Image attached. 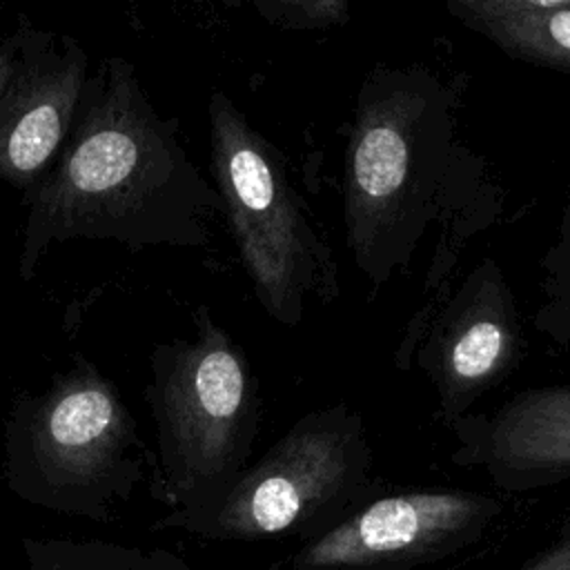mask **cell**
Segmentation results:
<instances>
[{"label":"cell","instance_id":"1","mask_svg":"<svg viewBox=\"0 0 570 570\" xmlns=\"http://www.w3.org/2000/svg\"><path fill=\"white\" fill-rule=\"evenodd\" d=\"M22 203L16 269L24 283L56 243L205 249L214 218L223 216L214 185L183 145L178 120L158 114L122 56L102 58L89 73L65 147Z\"/></svg>","mask_w":570,"mask_h":570},{"label":"cell","instance_id":"2","mask_svg":"<svg viewBox=\"0 0 570 570\" xmlns=\"http://www.w3.org/2000/svg\"><path fill=\"white\" fill-rule=\"evenodd\" d=\"M456 89L425 65H376L363 78L343 160V225L372 289L405 274L456 191Z\"/></svg>","mask_w":570,"mask_h":570},{"label":"cell","instance_id":"3","mask_svg":"<svg viewBox=\"0 0 570 570\" xmlns=\"http://www.w3.org/2000/svg\"><path fill=\"white\" fill-rule=\"evenodd\" d=\"M2 443L13 497L98 523L118 514L151 463L118 387L82 354L45 390L13 396Z\"/></svg>","mask_w":570,"mask_h":570},{"label":"cell","instance_id":"4","mask_svg":"<svg viewBox=\"0 0 570 570\" xmlns=\"http://www.w3.org/2000/svg\"><path fill=\"white\" fill-rule=\"evenodd\" d=\"M149 370L151 497L169 510L196 508L245 470L263 414L258 379L207 305L194 312L189 338L151 350Z\"/></svg>","mask_w":570,"mask_h":570},{"label":"cell","instance_id":"5","mask_svg":"<svg viewBox=\"0 0 570 570\" xmlns=\"http://www.w3.org/2000/svg\"><path fill=\"white\" fill-rule=\"evenodd\" d=\"M209 167L223 218L263 312L298 327L309 298H338V265L281 151L220 89L207 100Z\"/></svg>","mask_w":570,"mask_h":570},{"label":"cell","instance_id":"6","mask_svg":"<svg viewBox=\"0 0 570 570\" xmlns=\"http://www.w3.org/2000/svg\"><path fill=\"white\" fill-rule=\"evenodd\" d=\"M372 463L361 412L332 403L301 414L287 432L220 494L169 510L156 528H180L218 539L285 532L347 499Z\"/></svg>","mask_w":570,"mask_h":570},{"label":"cell","instance_id":"7","mask_svg":"<svg viewBox=\"0 0 570 570\" xmlns=\"http://www.w3.org/2000/svg\"><path fill=\"white\" fill-rule=\"evenodd\" d=\"M525 336L514 292L494 256H483L441 301L412 354L450 428L523 361Z\"/></svg>","mask_w":570,"mask_h":570},{"label":"cell","instance_id":"8","mask_svg":"<svg viewBox=\"0 0 570 570\" xmlns=\"http://www.w3.org/2000/svg\"><path fill=\"white\" fill-rule=\"evenodd\" d=\"M89 53L67 33L36 29L27 58L0 100V185L29 194L71 131Z\"/></svg>","mask_w":570,"mask_h":570},{"label":"cell","instance_id":"9","mask_svg":"<svg viewBox=\"0 0 570 570\" xmlns=\"http://www.w3.org/2000/svg\"><path fill=\"white\" fill-rule=\"evenodd\" d=\"M494 503L463 490H416L376 499L321 534L305 568H363L425 552L479 525Z\"/></svg>","mask_w":570,"mask_h":570},{"label":"cell","instance_id":"10","mask_svg":"<svg viewBox=\"0 0 570 570\" xmlns=\"http://www.w3.org/2000/svg\"><path fill=\"white\" fill-rule=\"evenodd\" d=\"M450 430L456 459L485 468L503 488L570 476V383L525 387L492 412L465 414Z\"/></svg>","mask_w":570,"mask_h":570},{"label":"cell","instance_id":"11","mask_svg":"<svg viewBox=\"0 0 570 570\" xmlns=\"http://www.w3.org/2000/svg\"><path fill=\"white\" fill-rule=\"evenodd\" d=\"M445 11L503 56L570 73V0H448Z\"/></svg>","mask_w":570,"mask_h":570},{"label":"cell","instance_id":"12","mask_svg":"<svg viewBox=\"0 0 570 570\" xmlns=\"http://www.w3.org/2000/svg\"><path fill=\"white\" fill-rule=\"evenodd\" d=\"M22 570H189L167 550L76 537H22Z\"/></svg>","mask_w":570,"mask_h":570},{"label":"cell","instance_id":"13","mask_svg":"<svg viewBox=\"0 0 570 570\" xmlns=\"http://www.w3.org/2000/svg\"><path fill=\"white\" fill-rule=\"evenodd\" d=\"M541 303L532 327L561 350L570 347V194L561 207L557 236L541 258Z\"/></svg>","mask_w":570,"mask_h":570},{"label":"cell","instance_id":"14","mask_svg":"<svg viewBox=\"0 0 570 570\" xmlns=\"http://www.w3.org/2000/svg\"><path fill=\"white\" fill-rule=\"evenodd\" d=\"M252 7L265 22L289 31H323L352 20L347 0H254Z\"/></svg>","mask_w":570,"mask_h":570},{"label":"cell","instance_id":"15","mask_svg":"<svg viewBox=\"0 0 570 570\" xmlns=\"http://www.w3.org/2000/svg\"><path fill=\"white\" fill-rule=\"evenodd\" d=\"M36 29L38 27H33L24 16H20L18 27L11 29L0 40V100L7 96L11 82L16 80L31 47V40L36 36Z\"/></svg>","mask_w":570,"mask_h":570},{"label":"cell","instance_id":"16","mask_svg":"<svg viewBox=\"0 0 570 570\" xmlns=\"http://www.w3.org/2000/svg\"><path fill=\"white\" fill-rule=\"evenodd\" d=\"M530 570H570V546L559 541Z\"/></svg>","mask_w":570,"mask_h":570},{"label":"cell","instance_id":"17","mask_svg":"<svg viewBox=\"0 0 570 570\" xmlns=\"http://www.w3.org/2000/svg\"><path fill=\"white\" fill-rule=\"evenodd\" d=\"M561 541H566V543H568V546H570V528H568V532H566V537H563V539H561Z\"/></svg>","mask_w":570,"mask_h":570}]
</instances>
